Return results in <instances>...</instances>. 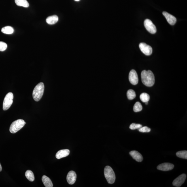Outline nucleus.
I'll list each match as a JSON object with an SVG mask.
<instances>
[{
  "label": "nucleus",
  "instance_id": "obj_1",
  "mask_svg": "<svg viewBox=\"0 0 187 187\" xmlns=\"http://www.w3.org/2000/svg\"><path fill=\"white\" fill-rule=\"evenodd\" d=\"M141 78L143 84L147 87L154 85L155 78L154 73L150 70H143L141 73Z\"/></svg>",
  "mask_w": 187,
  "mask_h": 187
},
{
  "label": "nucleus",
  "instance_id": "obj_2",
  "mask_svg": "<svg viewBox=\"0 0 187 187\" xmlns=\"http://www.w3.org/2000/svg\"><path fill=\"white\" fill-rule=\"evenodd\" d=\"M44 84L42 82L39 83L35 87L33 92V97L35 101H39L44 93Z\"/></svg>",
  "mask_w": 187,
  "mask_h": 187
},
{
  "label": "nucleus",
  "instance_id": "obj_3",
  "mask_svg": "<svg viewBox=\"0 0 187 187\" xmlns=\"http://www.w3.org/2000/svg\"><path fill=\"white\" fill-rule=\"evenodd\" d=\"M104 174L107 182L109 184H113L116 180V175L112 168L110 166H106L104 170Z\"/></svg>",
  "mask_w": 187,
  "mask_h": 187
},
{
  "label": "nucleus",
  "instance_id": "obj_4",
  "mask_svg": "<svg viewBox=\"0 0 187 187\" xmlns=\"http://www.w3.org/2000/svg\"><path fill=\"white\" fill-rule=\"evenodd\" d=\"M26 122L23 120L18 119L15 121L11 124L9 131L12 133H16L23 128Z\"/></svg>",
  "mask_w": 187,
  "mask_h": 187
},
{
  "label": "nucleus",
  "instance_id": "obj_5",
  "mask_svg": "<svg viewBox=\"0 0 187 187\" xmlns=\"http://www.w3.org/2000/svg\"><path fill=\"white\" fill-rule=\"evenodd\" d=\"M13 97L14 96L12 92H9L6 95L3 103L4 110H7L10 108L13 103Z\"/></svg>",
  "mask_w": 187,
  "mask_h": 187
},
{
  "label": "nucleus",
  "instance_id": "obj_6",
  "mask_svg": "<svg viewBox=\"0 0 187 187\" xmlns=\"http://www.w3.org/2000/svg\"><path fill=\"white\" fill-rule=\"evenodd\" d=\"M144 25L145 29L149 32L151 34H154L156 32L157 29L156 26L153 23L150 19H147L144 21Z\"/></svg>",
  "mask_w": 187,
  "mask_h": 187
},
{
  "label": "nucleus",
  "instance_id": "obj_7",
  "mask_svg": "<svg viewBox=\"0 0 187 187\" xmlns=\"http://www.w3.org/2000/svg\"><path fill=\"white\" fill-rule=\"evenodd\" d=\"M141 52L145 55L150 56L152 54V47L145 43H141L139 45Z\"/></svg>",
  "mask_w": 187,
  "mask_h": 187
},
{
  "label": "nucleus",
  "instance_id": "obj_8",
  "mask_svg": "<svg viewBox=\"0 0 187 187\" xmlns=\"http://www.w3.org/2000/svg\"><path fill=\"white\" fill-rule=\"evenodd\" d=\"M186 174H183L174 180L173 185L177 187H180L184 183L186 179Z\"/></svg>",
  "mask_w": 187,
  "mask_h": 187
},
{
  "label": "nucleus",
  "instance_id": "obj_9",
  "mask_svg": "<svg viewBox=\"0 0 187 187\" xmlns=\"http://www.w3.org/2000/svg\"><path fill=\"white\" fill-rule=\"evenodd\" d=\"M129 79L130 83L133 85H137L138 83L137 73L135 70H132L130 72Z\"/></svg>",
  "mask_w": 187,
  "mask_h": 187
},
{
  "label": "nucleus",
  "instance_id": "obj_10",
  "mask_svg": "<svg viewBox=\"0 0 187 187\" xmlns=\"http://www.w3.org/2000/svg\"><path fill=\"white\" fill-rule=\"evenodd\" d=\"M174 165L170 163H164L160 164L157 167V169L159 170L167 171L171 170L174 168Z\"/></svg>",
  "mask_w": 187,
  "mask_h": 187
},
{
  "label": "nucleus",
  "instance_id": "obj_11",
  "mask_svg": "<svg viewBox=\"0 0 187 187\" xmlns=\"http://www.w3.org/2000/svg\"><path fill=\"white\" fill-rule=\"evenodd\" d=\"M77 175L76 173L73 171H71L68 173L67 176V180L69 184H74L76 181Z\"/></svg>",
  "mask_w": 187,
  "mask_h": 187
},
{
  "label": "nucleus",
  "instance_id": "obj_12",
  "mask_svg": "<svg viewBox=\"0 0 187 187\" xmlns=\"http://www.w3.org/2000/svg\"><path fill=\"white\" fill-rule=\"evenodd\" d=\"M162 14L170 24L172 25H175L177 20L175 17L166 12H163Z\"/></svg>",
  "mask_w": 187,
  "mask_h": 187
},
{
  "label": "nucleus",
  "instance_id": "obj_13",
  "mask_svg": "<svg viewBox=\"0 0 187 187\" xmlns=\"http://www.w3.org/2000/svg\"><path fill=\"white\" fill-rule=\"evenodd\" d=\"M129 154L133 159L138 162H141L143 160L142 155L137 151H132L129 152Z\"/></svg>",
  "mask_w": 187,
  "mask_h": 187
},
{
  "label": "nucleus",
  "instance_id": "obj_14",
  "mask_svg": "<svg viewBox=\"0 0 187 187\" xmlns=\"http://www.w3.org/2000/svg\"><path fill=\"white\" fill-rule=\"evenodd\" d=\"M70 154V151L67 149L62 150L59 151L56 154V157L58 159H60L64 157H65L69 155Z\"/></svg>",
  "mask_w": 187,
  "mask_h": 187
},
{
  "label": "nucleus",
  "instance_id": "obj_15",
  "mask_svg": "<svg viewBox=\"0 0 187 187\" xmlns=\"http://www.w3.org/2000/svg\"><path fill=\"white\" fill-rule=\"evenodd\" d=\"M44 186L46 187H52L53 186L52 183L50 179L46 175H43L42 178Z\"/></svg>",
  "mask_w": 187,
  "mask_h": 187
},
{
  "label": "nucleus",
  "instance_id": "obj_16",
  "mask_svg": "<svg viewBox=\"0 0 187 187\" xmlns=\"http://www.w3.org/2000/svg\"><path fill=\"white\" fill-rule=\"evenodd\" d=\"M58 17L56 15L49 16L47 18L46 20L47 23L50 25H53L56 24L58 22Z\"/></svg>",
  "mask_w": 187,
  "mask_h": 187
},
{
  "label": "nucleus",
  "instance_id": "obj_17",
  "mask_svg": "<svg viewBox=\"0 0 187 187\" xmlns=\"http://www.w3.org/2000/svg\"><path fill=\"white\" fill-rule=\"evenodd\" d=\"M15 3L17 5L25 8L29 7V4L26 0H15Z\"/></svg>",
  "mask_w": 187,
  "mask_h": 187
},
{
  "label": "nucleus",
  "instance_id": "obj_18",
  "mask_svg": "<svg viewBox=\"0 0 187 187\" xmlns=\"http://www.w3.org/2000/svg\"><path fill=\"white\" fill-rule=\"evenodd\" d=\"M2 32L7 35H11L14 32V30L10 26H6L1 29Z\"/></svg>",
  "mask_w": 187,
  "mask_h": 187
},
{
  "label": "nucleus",
  "instance_id": "obj_19",
  "mask_svg": "<svg viewBox=\"0 0 187 187\" xmlns=\"http://www.w3.org/2000/svg\"><path fill=\"white\" fill-rule=\"evenodd\" d=\"M25 176L28 180L31 182H33L35 180V177L32 171L31 170H28L25 173Z\"/></svg>",
  "mask_w": 187,
  "mask_h": 187
},
{
  "label": "nucleus",
  "instance_id": "obj_20",
  "mask_svg": "<svg viewBox=\"0 0 187 187\" xmlns=\"http://www.w3.org/2000/svg\"><path fill=\"white\" fill-rule=\"evenodd\" d=\"M140 100L143 102L145 103L149 101V100H150V97L148 94L143 93L140 96Z\"/></svg>",
  "mask_w": 187,
  "mask_h": 187
},
{
  "label": "nucleus",
  "instance_id": "obj_21",
  "mask_svg": "<svg viewBox=\"0 0 187 187\" xmlns=\"http://www.w3.org/2000/svg\"><path fill=\"white\" fill-rule=\"evenodd\" d=\"M176 155L179 158L187 159V151L186 150L179 151L176 152Z\"/></svg>",
  "mask_w": 187,
  "mask_h": 187
},
{
  "label": "nucleus",
  "instance_id": "obj_22",
  "mask_svg": "<svg viewBox=\"0 0 187 187\" xmlns=\"http://www.w3.org/2000/svg\"><path fill=\"white\" fill-rule=\"evenodd\" d=\"M143 109V107L139 102H137L134 105L133 109L134 112H140Z\"/></svg>",
  "mask_w": 187,
  "mask_h": 187
},
{
  "label": "nucleus",
  "instance_id": "obj_23",
  "mask_svg": "<svg viewBox=\"0 0 187 187\" xmlns=\"http://www.w3.org/2000/svg\"><path fill=\"white\" fill-rule=\"evenodd\" d=\"M127 96L128 99L133 100L136 97L135 92L133 90H129L127 91Z\"/></svg>",
  "mask_w": 187,
  "mask_h": 187
},
{
  "label": "nucleus",
  "instance_id": "obj_24",
  "mask_svg": "<svg viewBox=\"0 0 187 187\" xmlns=\"http://www.w3.org/2000/svg\"><path fill=\"white\" fill-rule=\"evenodd\" d=\"M142 127V126L140 124L132 123L130 126V129L132 130H134L138 129L139 128Z\"/></svg>",
  "mask_w": 187,
  "mask_h": 187
},
{
  "label": "nucleus",
  "instance_id": "obj_25",
  "mask_svg": "<svg viewBox=\"0 0 187 187\" xmlns=\"http://www.w3.org/2000/svg\"><path fill=\"white\" fill-rule=\"evenodd\" d=\"M138 130L139 131L141 132V133H148L151 131V129L150 128L147 127V126H144V127L139 128Z\"/></svg>",
  "mask_w": 187,
  "mask_h": 187
},
{
  "label": "nucleus",
  "instance_id": "obj_26",
  "mask_svg": "<svg viewBox=\"0 0 187 187\" xmlns=\"http://www.w3.org/2000/svg\"><path fill=\"white\" fill-rule=\"evenodd\" d=\"M7 47V44L3 42L0 41V51L1 52H4L6 49Z\"/></svg>",
  "mask_w": 187,
  "mask_h": 187
},
{
  "label": "nucleus",
  "instance_id": "obj_27",
  "mask_svg": "<svg viewBox=\"0 0 187 187\" xmlns=\"http://www.w3.org/2000/svg\"><path fill=\"white\" fill-rule=\"evenodd\" d=\"M2 171V167L1 163H0V172Z\"/></svg>",
  "mask_w": 187,
  "mask_h": 187
},
{
  "label": "nucleus",
  "instance_id": "obj_28",
  "mask_svg": "<svg viewBox=\"0 0 187 187\" xmlns=\"http://www.w3.org/2000/svg\"><path fill=\"white\" fill-rule=\"evenodd\" d=\"M145 104L147 105L148 104V102H145Z\"/></svg>",
  "mask_w": 187,
  "mask_h": 187
},
{
  "label": "nucleus",
  "instance_id": "obj_29",
  "mask_svg": "<svg viewBox=\"0 0 187 187\" xmlns=\"http://www.w3.org/2000/svg\"><path fill=\"white\" fill-rule=\"evenodd\" d=\"M75 1H80V0H75Z\"/></svg>",
  "mask_w": 187,
  "mask_h": 187
}]
</instances>
